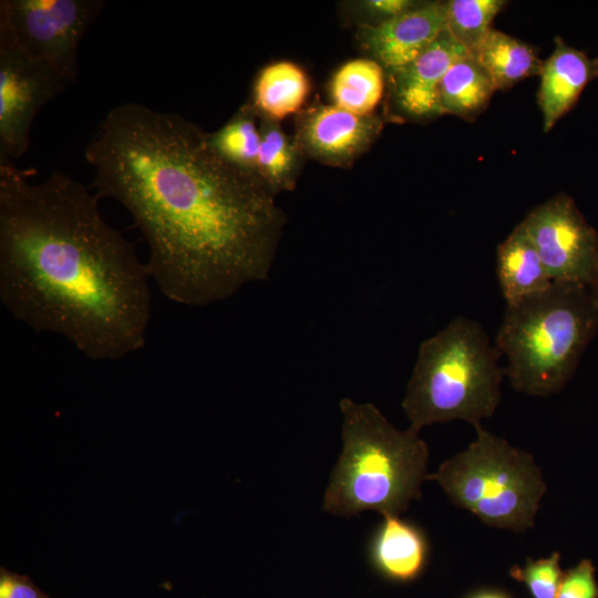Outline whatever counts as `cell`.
Returning <instances> with one entry per match:
<instances>
[{"instance_id": "obj_24", "label": "cell", "mask_w": 598, "mask_h": 598, "mask_svg": "<svg viewBox=\"0 0 598 598\" xmlns=\"http://www.w3.org/2000/svg\"><path fill=\"white\" fill-rule=\"evenodd\" d=\"M556 598H598V584L591 560L581 559L564 573Z\"/></svg>"}, {"instance_id": "obj_14", "label": "cell", "mask_w": 598, "mask_h": 598, "mask_svg": "<svg viewBox=\"0 0 598 598\" xmlns=\"http://www.w3.org/2000/svg\"><path fill=\"white\" fill-rule=\"evenodd\" d=\"M371 566L383 577L400 582L417 578L426 567L430 544L416 524L400 515H382L368 542Z\"/></svg>"}, {"instance_id": "obj_26", "label": "cell", "mask_w": 598, "mask_h": 598, "mask_svg": "<svg viewBox=\"0 0 598 598\" xmlns=\"http://www.w3.org/2000/svg\"><path fill=\"white\" fill-rule=\"evenodd\" d=\"M363 6L369 11L388 20L405 13L420 4L411 0H370L364 1Z\"/></svg>"}, {"instance_id": "obj_7", "label": "cell", "mask_w": 598, "mask_h": 598, "mask_svg": "<svg viewBox=\"0 0 598 598\" xmlns=\"http://www.w3.org/2000/svg\"><path fill=\"white\" fill-rule=\"evenodd\" d=\"M104 4L103 0H1L0 42L72 84L79 75V47Z\"/></svg>"}, {"instance_id": "obj_21", "label": "cell", "mask_w": 598, "mask_h": 598, "mask_svg": "<svg viewBox=\"0 0 598 598\" xmlns=\"http://www.w3.org/2000/svg\"><path fill=\"white\" fill-rule=\"evenodd\" d=\"M257 118L259 115L255 109L250 104H245L224 126L209 134L214 148L224 158L256 174L261 143Z\"/></svg>"}, {"instance_id": "obj_17", "label": "cell", "mask_w": 598, "mask_h": 598, "mask_svg": "<svg viewBox=\"0 0 598 598\" xmlns=\"http://www.w3.org/2000/svg\"><path fill=\"white\" fill-rule=\"evenodd\" d=\"M310 91L305 71L290 61L265 66L255 80L252 104L262 117L279 121L296 113Z\"/></svg>"}, {"instance_id": "obj_13", "label": "cell", "mask_w": 598, "mask_h": 598, "mask_svg": "<svg viewBox=\"0 0 598 598\" xmlns=\"http://www.w3.org/2000/svg\"><path fill=\"white\" fill-rule=\"evenodd\" d=\"M539 76L537 102L543 114V130L547 133L596 79L594 59L556 37L554 51L544 61Z\"/></svg>"}, {"instance_id": "obj_6", "label": "cell", "mask_w": 598, "mask_h": 598, "mask_svg": "<svg viewBox=\"0 0 598 598\" xmlns=\"http://www.w3.org/2000/svg\"><path fill=\"white\" fill-rule=\"evenodd\" d=\"M476 439L429 478L450 501L486 525L523 533L533 527L546 483L533 456L481 426Z\"/></svg>"}, {"instance_id": "obj_22", "label": "cell", "mask_w": 598, "mask_h": 598, "mask_svg": "<svg viewBox=\"0 0 598 598\" xmlns=\"http://www.w3.org/2000/svg\"><path fill=\"white\" fill-rule=\"evenodd\" d=\"M506 3L504 0L446 1V30L471 53L491 32L493 20Z\"/></svg>"}, {"instance_id": "obj_4", "label": "cell", "mask_w": 598, "mask_h": 598, "mask_svg": "<svg viewBox=\"0 0 598 598\" xmlns=\"http://www.w3.org/2000/svg\"><path fill=\"white\" fill-rule=\"evenodd\" d=\"M598 331V305L587 283L554 281L524 301L506 306L495 347L507 360L512 388L536 396L561 391Z\"/></svg>"}, {"instance_id": "obj_3", "label": "cell", "mask_w": 598, "mask_h": 598, "mask_svg": "<svg viewBox=\"0 0 598 598\" xmlns=\"http://www.w3.org/2000/svg\"><path fill=\"white\" fill-rule=\"evenodd\" d=\"M342 452L324 493L323 509L343 517L364 511L401 515L422 496L429 448L419 432L399 430L370 402L343 398Z\"/></svg>"}, {"instance_id": "obj_12", "label": "cell", "mask_w": 598, "mask_h": 598, "mask_svg": "<svg viewBox=\"0 0 598 598\" xmlns=\"http://www.w3.org/2000/svg\"><path fill=\"white\" fill-rule=\"evenodd\" d=\"M466 53L445 30L414 61L393 72V93L400 110L413 118L442 115L439 85L452 63Z\"/></svg>"}, {"instance_id": "obj_29", "label": "cell", "mask_w": 598, "mask_h": 598, "mask_svg": "<svg viewBox=\"0 0 598 598\" xmlns=\"http://www.w3.org/2000/svg\"><path fill=\"white\" fill-rule=\"evenodd\" d=\"M594 64H595L596 78L598 79V56L594 59Z\"/></svg>"}, {"instance_id": "obj_18", "label": "cell", "mask_w": 598, "mask_h": 598, "mask_svg": "<svg viewBox=\"0 0 598 598\" xmlns=\"http://www.w3.org/2000/svg\"><path fill=\"white\" fill-rule=\"evenodd\" d=\"M471 53L502 91L526 78L540 75L544 65L530 45L495 29Z\"/></svg>"}, {"instance_id": "obj_2", "label": "cell", "mask_w": 598, "mask_h": 598, "mask_svg": "<svg viewBox=\"0 0 598 598\" xmlns=\"http://www.w3.org/2000/svg\"><path fill=\"white\" fill-rule=\"evenodd\" d=\"M0 158V300L38 333L84 357L121 360L144 348L150 274L110 226L99 196L60 171L39 183Z\"/></svg>"}, {"instance_id": "obj_1", "label": "cell", "mask_w": 598, "mask_h": 598, "mask_svg": "<svg viewBox=\"0 0 598 598\" xmlns=\"http://www.w3.org/2000/svg\"><path fill=\"white\" fill-rule=\"evenodd\" d=\"M92 187L120 203L148 246L171 301L205 307L267 280L286 216L261 178L224 158L184 116L126 102L84 150Z\"/></svg>"}, {"instance_id": "obj_9", "label": "cell", "mask_w": 598, "mask_h": 598, "mask_svg": "<svg viewBox=\"0 0 598 598\" xmlns=\"http://www.w3.org/2000/svg\"><path fill=\"white\" fill-rule=\"evenodd\" d=\"M520 223L553 281L587 283L598 230L569 195L561 193L537 205Z\"/></svg>"}, {"instance_id": "obj_5", "label": "cell", "mask_w": 598, "mask_h": 598, "mask_svg": "<svg viewBox=\"0 0 598 598\" xmlns=\"http://www.w3.org/2000/svg\"><path fill=\"white\" fill-rule=\"evenodd\" d=\"M501 357L483 327L463 316L424 340L402 401L409 427L453 420L481 426L501 401Z\"/></svg>"}, {"instance_id": "obj_20", "label": "cell", "mask_w": 598, "mask_h": 598, "mask_svg": "<svg viewBox=\"0 0 598 598\" xmlns=\"http://www.w3.org/2000/svg\"><path fill=\"white\" fill-rule=\"evenodd\" d=\"M261 143L257 174L276 195L293 187L299 164L298 144L276 121L260 116Z\"/></svg>"}, {"instance_id": "obj_23", "label": "cell", "mask_w": 598, "mask_h": 598, "mask_svg": "<svg viewBox=\"0 0 598 598\" xmlns=\"http://www.w3.org/2000/svg\"><path fill=\"white\" fill-rule=\"evenodd\" d=\"M509 574L523 582L534 598H556L564 576L557 551L537 560L528 558L524 567L513 566Z\"/></svg>"}, {"instance_id": "obj_28", "label": "cell", "mask_w": 598, "mask_h": 598, "mask_svg": "<svg viewBox=\"0 0 598 598\" xmlns=\"http://www.w3.org/2000/svg\"><path fill=\"white\" fill-rule=\"evenodd\" d=\"M471 598H508V597L496 591H483V592L474 595Z\"/></svg>"}, {"instance_id": "obj_27", "label": "cell", "mask_w": 598, "mask_h": 598, "mask_svg": "<svg viewBox=\"0 0 598 598\" xmlns=\"http://www.w3.org/2000/svg\"><path fill=\"white\" fill-rule=\"evenodd\" d=\"M587 286L589 288V291L598 305V236H597V246L595 251V257L591 266V270L589 272V277L587 280Z\"/></svg>"}, {"instance_id": "obj_15", "label": "cell", "mask_w": 598, "mask_h": 598, "mask_svg": "<svg viewBox=\"0 0 598 598\" xmlns=\"http://www.w3.org/2000/svg\"><path fill=\"white\" fill-rule=\"evenodd\" d=\"M496 274L506 306L544 292L554 282L522 223L498 245Z\"/></svg>"}, {"instance_id": "obj_19", "label": "cell", "mask_w": 598, "mask_h": 598, "mask_svg": "<svg viewBox=\"0 0 598 598\" xmlns=\"http://www.w3.org/2000/svg\"><path fill=\"white\" fill-rule=\"evenodd\" d=\"M384 90L383 68L370 59L351 60L339 68L331 82L334 105L357 115H371Z\"/></svg>"}, {"instance_id": "obj_11", "label": "cell", "mask_w": 598, "mask_h": 598, "mask_svg": "<svg viewBox=\"0 0 598 598\" xmlns=\"http://www.w3.org/2000/svg\"><path fill=\"white\" fill-rule=\"evenodd\" d=\"M382 123L374 115H357L337 105L311 110L300 124L299 144L327 163H344L365 151Z\"/></svg>"}, {"instance_id": "obj_10", "label": "cell", "mask_w": 598, "mask_h": 598, "mask_svg": "<svg viewBox=\"0 0 598 598\" xmlns=\"http://www.w3.org/2000/svg\"><path fill=\"white\" fill-rule=\"evenodd\" d=\"M446 30V2L422 3L375 25H364L361 41L391 73L414 61Z\"/></svg>"}, {"instance_id": "obj_25", "label": "cell", "mask_w": 598, "mask_h": 598, "mask_svg": "<svg viewBox=\"0 0 598 598\" xmlns=\"http://www.w3.org/2000/svg\"><path fill=\"white\" fill-rule=\"evenodd\" d=\"M0 598H51L27 575L0 567Z\"/></svg>"}, {"instance_id": "obj_8", "label": "cell", "mask_w": 598, "mask_h": 598, "mask_svg": "<svg viewBox=\"0 0 598 598\" xmlns=\"http://www.w3.org/2000/svg\"><path fill=\"white\" fill-rule=\"evenodd\" d=\"M66 86L49 66L0 42V158L28 152L37 114Z\"/></svg>"}, {"instance_id": "obj_16", "label": "cell", "mask_w": 598, "mask_h": 598, "mask_svg": "<svg viewBox=\"0 0 598 598\" xmlns=\"http://www.w3.org/2000/svg\"><path fill=\"white\" fill-rule=\"evenodd\" d=\"M496 91L487 71L468 52L452 63L439 85L441 112L473 121Z\"/></svg>"}]
</instances>
